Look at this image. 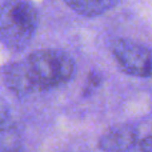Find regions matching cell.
<instances>
[{
    "instance_id": "cell-1",
    "label": "cell",
    "mask_w": 152,
    "mask_h": 152,
    "mask_svg": "<svg viewBox=\"0 0 152 152\" xmlns=\"http://www.w3.org/2000/svg\"><path fill=\"white\" fill-rule=\"evenodd\" d=\"M74 74L75 61L68 53L47 48L7 64L3 80L13 95L29 96L68 83Z\"/></svg>"
},
{
    "instance_id": "cell-2",
    "label": "cell",
    "mask_w": 152,
    "mask_h": 152,
    "mask_svg": "<svg viewBox=\"0 0 152 152\" xmlns=\"http://www.w3.org/2000/svg\"><path fill=\"white\" fill-rule=\"evenodd\" d=\"M39 12L29 0L0 3V43L11 51H23L34 40Z\"/></svg>"
},
{
    "instance_id": "cell-3",
    "label": "cell",
    "mask_w": 152,
    "mask_h": 152,
    "mask_svg": "<svg viewBox=\"0 0 152 152\" xmlns=\"http://www.w3.org/2000/svg\"><path fill=\"white\" fill-rule=\"evenodd\" d=\"M112 52L124 74L136 77L152 76V50L144 44L118 39L112 44Z\"/></svg>"
},
{
    "instance_id": "cell-4",
    "label": "cell",
    "mask_w": 152,
    "mask_h": 152,
    "mask_svg": "<svg viewBox=\"0 0 152 152\" xmlns=\"http://www.w3.org/2000/svg\"><path fill=\"white\" fill-rule=\"evenodd\" d=\"M137 142V129L132 124H118L103 134L99 148L103 152H128Z\"/></svg>"
},
{
    "instance_id": "cell-5",
    "label": "cell",
    "mask_w": 152,
    "mask_h": 152,
    "mask_svg": "<svg viewBox=\"0 0 152 152\" xmlns=\"http://www.w3.org/2000/svg\"><path fill=\"white\" fill-rule=\"evenodd\" d=\"M71 10L83 16H99L113 8L119 0H63Z\"/></svg>"
},
{
    "instance_id": "cell-6",
    "label": "cell",
    "mask_w": 152,
    "mask_h": 152,
    "mask_svg": "<svg viewBox=\"0 0 152 152\" xmlns=\"http://www.w3.org/2000/svg\"><path fill=\"white\" fill-rule=\"evenodd\" d=\"M0 152H23V140L15 126L0 128Z\"/></svg>"
},
{
    "instance_id": "cell-7",
    "label": "cell",
    "mask_w": 152,
    "mask_h": 152,
    "mask_svg": "<svg viewBox=\"0 0 152 152\" xmlns=\"http://www.w3.org/2000/svg\"><path fill=\"white\" fill-rule=\"evenodd\" d=\"M10 126H13L10 105L7 104V102L4 99L0 97V128L10 127Z\"/></svg>"
},
{
    "instance_id": "cell-8",
    "label": "cell",
    "mask_w": 152,
    "mask_h": 152,
    "mask_svg": "<svg viewBox=\"0 0 152 152\" xmlns=\"http://www.w3.org/2000/svg\"><path fill=\"white\" fill-rule=\"evenodd\" d=\"M128 152H152V135L142 140H137Z\"/></svg>"
}]
</instances>
